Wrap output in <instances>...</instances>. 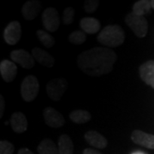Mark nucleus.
<instances>
[{"label":"nucleus","mask_w":154,"mask_h":154,"mask_svg":"<svg viewBox=\"0 0 154 154\" xmlns=\"http://www.w3.org/2000/svg\"><path fill=\"white\" fill-rule=\"evenodd\" d=\"M0 74L5 82H11L17 76V66L11 61L3 60L0 63Z\"/></svg>","instance_id":"11"},{"label":"nucleus","mask_w":154,"mask_h":154,"mask_svg":"<svg viewBox=\"0 0 154 154\" xmlns=\"http://www.w3.org/2000/svg\"><path fill=\"white\" fill-rule=\"evenodd\" d=\"M99 2L98 0H88L84 4V10L88 13H94L98 9Z\"/></svg>","instance_id":"26"},{"label":"nucleus","mask_w":154,"mask_h":154,"mask_svg":"<svg viewBox=\"0 0 154 154\" xmlns=\"http://www.w3.org/2000/svg\"><path fill=\"white\" fill-rule=\"evenodd\" d=\"M131 140L134 143L137 144L144 147L154 149V135L141 130H134L131 134Z\"/></svg>","instance_id":"10"},{"label":"nucleus","mask_w":154,"mask_h":154,"mask_svg":"<svg viewBox=\"0 0 154 154\" xmlns=\"http://www.w3.org/2000/svg\"><path fill=\"white\" fill-rule=\"evenodd\" d=\"M124 31L118 25L106 26L98 36V41L100 44L110 47H117L121 45L124 42Z\"/></svg>","instance_id":"2"},{"label":"nucleus","mask_w":154,"mask_h":154,"mask_svg":"<svg viewBox=\"0 0 154 154\" xmlns=\"http://www.w3.org/2000/svg\"><path fill=\"white\" fill-rule=\"evenodd\" d=\"M69 118L77 124H83L91 120V114L88 110H76L70 112Z\"/></svg>","instance_id":"20"},{"label":"nucleus","mask_w":154,"mask_h":154,"mask_svg":"<svg viewBox=\"0 0 154 154\" xmlns=\"http://www.w3.org/2000/svg\"><path fill=\"white\" fill-rule=\"evenodd\" d=\"M83 154H103V153L99 152L96 151V150H94V149L87 148L83 151Z\"/></svg>","instance_id":"28"},{"label":"nucleus","mask_w":154,"mask_h":154,"mask_svg":"<svg viewBox=\"0 0 154 154\" xmlns=\"http://www.w3.org/2000/svg\"><path fill=\"white\" fill-rule=\"evenodd\" d=\"M18 154H34L28 148H21L18 151Z\"/></svg>","instance_id":"29"},{"label":"nucleus","mask_w":154,"mask_h":154,"mask_svg":"<svg viewBox=\"0 0 154 154\" xmlns=\"http://www.w3.org/2000/svg\"><path fill=\"white\" fill-rule=\"evenodd\" d=\"M22 36V27L19 22H11L6 26L4 32V38L6 43L14 45L18 43Z\"/></svg>","instance_id":"7"},{"label":"nucleus","mask_w":154,"mask_h":154,"mask_svg":"<svg viewBox=\"0 0 154 154\" xmlns=\"http://www.w3.org/2000/svg\"><path fill=\"white\" fill-rule=\"evenodd\" d=\"M15 147L13 144L7 140L0 141V154H13Z\"/></svg>","instance_id":"25"},{"label":"nucleus","mask_w":154,"mask_h":154,"mask_svg":"<svg viewBox=\"0 0 154 154\" xmlns=\"http://www.w3.org/2000/svg\"><path fill=\"white\" fill-rule=\"evenodd\" d=\"M32 54H33V58H35L41 65L46 68H51L55 63L54 57L51 55L49 52L45 51V50L41 48H38V47L33 48L32 51Z\"/></svg>","instance_id":"16"},{"label":"nucleus","mask_w":154,"mask_h":154,"mask_svg":"<svg viewBox=\"0 0 154 154\" xmlns=\"http://www.w3.org/2000/svg\"><path fill=\"white\" fill-rule=\"evenodd\" d=\"M80 25L83 32L89 34L98 33L100 28V22L94 17H84L81 20Z\"/></svg>","instance_id":"17"},{"label":"nucleus","mask_w":154,"mask_h":154,"mask_svg":"<svg viewBox=\"0 0 154 154\" xmlns=\"http://www.w3.org/2000/svg\"><path fill=\"white\" fill-rule=\"evenodd\" d=\"M125 22L139 38H144L147 34L148 22L144 17L137 16L132 12L127 16Z\"/></svg>","instance_id":"4"},{"label":"nucleus","mask_w":154,"mask_h":154,"mask_svg":"<svg viewBox=\"0 0 154 154\" xmlns=\"http://www.w3.org/2000/svg\"><path fill=\"white\" fill-rule=\"evenodd\" d=\"M11 58L24 69H32L34 65V59L25 50H15L11 53Z\"/></svg>","instance_id":"9"},{"label":"nucleus","mask_w":154,"mask_h":154,"mask_svg":"<svg viewBox=\"0 0 154 154\" xmlns=\"http://www.w3.org/2000/svg\"><path fill=\"white\" fill-rule=\"evenodd\" d=\"M36 34L38 36L39 41L45 47L51 48V47H52L54 45V44H55V39H54V38L50 33H47V32L43 31V30H38Z\"/></svg>","instance_id":"22"},{"label":"nucleus","mask_w":154,"mask_h":154,"mask_svg":"<svg viewBox=\"0 0 154 154\" xmlns=\"http://www.w3.org/2000/svg\"><path fill=\"white\" fill-rule=\"evenodd\" d=\"M116 54L109 48L94 47L83 51L77 58L80 69L89 76L98 77L109 74L114 68Z\"/></svg>","instance_id":"1"},{"label":"nucleus","mask_w":154,"mask_h":154,"mask_svg":"<svg viewBox=\"0 0 154 154\" xmlns=\"http://www.w3.org/2000/svg\"><path fill=\"white\" fill-rule=\"evenodd\" d=\"M42 22L45 28L49 32H56L60 24L58 12L54 8H46L42 14Z\"/></svg>","instance_id":"6"},{"label":"nucleus","mask_w":154,"mask_h":154,"mask_svg":"<svg viewBox=\"0 0 154 154\" xmlns=\"http://www.w3.org/2000/svg\"><path fill=\"white\" fill-rule=\"evenodd\" d=\"M11 125L14 132L17 134L25 132L28 129V121L22 112H15L11 117Z\"/></svg>","instance_id":"14"},{"label":"nucleus","mask_w":154,"mask_h":154,"mask_svg":"<svg viewBox=\"0 0 154 154\" xmlns=\"http://www.w3.org/2000/svg\"><path fill=\"white\" fill-rule=\"evenodd\" d=\"M39 90V84L37 77L28 75L24 78L21 86V94L26 102H31L36 99Z\"/></svg>","instance_id":"3"},{"label":"nucleus","mask_w":154,"mask_h":154,"mask_svg":"<svg viewBox=\"0 0 154 154\" xmlns=\"http://www.w3.org/2000/svg\"><path fill=\"white\" fill-rule=\"evenodd\" d=\"M152 6H151V1L148 0H140L137 1L134 6H133V12L137 15L143 17L145 14L150 12Z\"/></svg>","instance_id":"21"},{"label":"nucleus","mask_w":154,"mask_h":154,"mask_svg":"<svg viewBox=\"0 0 154 154\" xmlns=\"http://www.w3.org/2000/svg\"><path fill=\"white\" fill-rule=\"evenodd\" d=\"M151 6H152V9H154V0L151 1Z\"/></svg>","instance_id":"31"},{"label":"nucleus","mask_w":154,"mask_h":154,"mask_svg":"<svg viewBox=\"0 0 154 154\" xmlns=\"http://www.w3.org/2000/svg\"><path fill=\"white\" fill-rule=\"evenodd\" d=\"M84 137L89 145H91L92 146L96 147V148H105L108 144L107 140L101 134H99L97 131L89 130L85 134Z\"/></svg>","instance_id":"15"},{"label":"nucleus","mask_w":154,"mask_h":154,"mask_svg":"<svg viewBox=\"0 0 154 154\" xmlns=\"http://www.w3.org/2000/svg\"><path fill=\"white\" fill-rule=\"evenodd\" d=\"M131 154H148L146 153V152H142V151H136V152H134Z\"/></svg>","instance_id":"30"},{"label":"nucleus","mask_w":154,"mask_h":154,"mask_svg":"<svg viewBox=\"0 0 154 154\" xmlns=\"http://www.w3.org/2000/svg\"><path fill=\"white\" fill-rule=\"evenodd\" d=\"M63 22L66 25H70L75 19V10L72 7H67L63 12Z\"/></svg>","instance_id":"24"},{"label":"nucleus","mask_w":154,"mask_h":154,"mask_svg":"<svg viewBox=\"0 0 154 154\" xmlns=\"http://www.w3.org/2000/svg\"><path fill=\"white\" fill-rule=\"evenodd\" d=\"M67 82L61 78L51 80L46 85V94L53 101H59L65 93Z\"/></svg>","instance_id":"5"},{"label":"nucleus","mask_w":154,"mask_h":154,"mask_svg":"<svg viewBox=\"0 0 154 154\" xmlns=\"http://www.w3.org/2000/svg\"><path fill=\"white\" fill-rule=\"evenodd\" d=\"M4 111H5V99L3 98V96H0V117H2L4 115Z\"/></svg>","instance_id":"27"},{"label":"nucleus","mask_w":154,"mask_h":154,"mask_svg":"<svg viewBox=\"0 0 154 154\" xmlns=\"http://www.w3.org/2000/svg\"><path fill=\"white\" fill-rule=\"evenodd\" d=\"M74 144L71 138L68 134H62L58 140V153L59 154H73Z\"/></svg>","instance_id":"18"},{"label":"nucleus","mask_w":154,"mask_h":154,"mask_svg":"<svg viewBox=\"0 0 154 154\" xmlns=\"http://www.w3.org/2000/svg\"><path fill=\"white\" fill-rule=\"evenodd\" d=\"M44 119L45 123L49 127L57 128L64 125L65 120L59 111L56 110L51 107H46L44 110Z\"/></svg>","instance_id":"8"},{"label":"nucleus","mask_w":154,"mask_h":154,"mask_svg":"<svg viewBox=\"0 0 154 154\" xmlns=\"http://www.w3.org/2000/svg\"><path fill=\"white\" fill-rule=\"evenodd\" d=\"M87 39L86 33L83 31L76 30L69 34V42L74 45H82Z\"/></svg>","instance_id":"23"},{"label":"nucleus","mask_w":154,"mask_h":154,"mask_svg":"<svg viewBox=\"0 0 154 154\" xmlns=\"http://www.w3.org/2000/svg\"><path fill=\"white\" fill-rule=\"evenodd\" d=\"M41 10L40 2L37 0H30L25 3L22 8V15L26 20L31 21L38 16Z\"/></svg>","instance_id":"13"},{"label":"nucleus","mask_w":154,"mask_h":154,"mask_svg":"<svg viewBox=\"0 0 154 154\" xmlns=\"http://www.w3.org/2000/svg\"><path fill=\"white\" fill-rule=\"evenodd\" d=\"M139 71L144 82L154 88V60L145 62L140 66Z\"/></svg>","instance_id":"12"},{"label":"nucleus","mask_w":154,"mask_h":154,"mask_svg":"<svg viewBox=\"0 0 154 154\" xmlns=\"http://www.w3.org/2000/svg\"><path fill=\"white\" fill-rule=\"evenodd\" d=\"M37 151L38 154H59L58 147L50 139L43 140L38 146Z\"/></svg>","instance_id":"19"}]
</instances>
